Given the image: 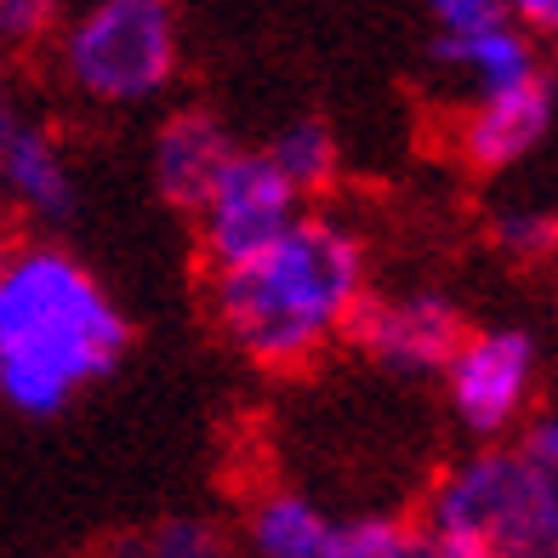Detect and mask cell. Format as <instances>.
<instances>
[{
    "instance_id": "obj_1",
    "label": "cell",
    "mask_w": 558,
    "mask_h": 558,
    "mask_svg": "<svg viewBox=\"0 0 558 558\" xmlns=\"http://www.w3.org/2000/svg\"><path fill=\"white\" fill-rule=\"evenodd\" d=\"M132 353V319L86 257L23 240L0 268V404L12 416H63Z\"/></svg>"
},
{
    "instance_id": "obj_9",
    "label": "cell",
    "mask_w": 558,
    "mask_h": 558,
    "mask_svg": "<svg viewBox=\"0 0 558 558\" xmlns=\"http://www.w3.org/2000/svg\"><path fill=\"white\" fill-rule=\"evenodd\" d=\"M240 536L251 558H360V524L291 485H268L245 501Z\"/></svg>"
},
{
    "instance_id": "obj_8",
    "label": "cell",
    "mask_w": 558,
    "mask_h": 558,
    "mask_svg": "<svg viewBox=\"0 0 558 558\" xmlns=\"http://www.w3.org/2000/svg\"><path fill=\"white\" fill-rule=\"evenodd\" d=\"M553 120H558L553 74H536V81L490 92V97H468L450 125V155L478 177H501L524 166L553 137Z\"/></svg>"
},
{
    "instance_id": "obj_12",
    "label": "cell",
    "mask_w": 558,
    "mask_h": 558,
    "mask_svg": "<svg viewBox=\"0 0 558 558\" xmlns=\"http://www.w3.org/2000/svg\"><path fill=\"white\" fill-rule=\"evenodd\" d=\"M263 155L274 160V171L286 177V183L308 199V194H325L342 177V137L331 120L319 114H296L286 120L279 132L263 143Z\"/></svg>"
},
{
    "instance_id": "obj_20",
    "label": "cell",
    "mask_w": 558,
    "mask_h": 558,
    "mask_svg": "<svg viewBox=\"0 0 558 558\" xmlns=\"http://www.w3.org/2000/svg\"><path fill=\"white\" fill-rule=\"evenodd\" d=\"M7 257H12V228H7V217H0V268H7Z\"/></svg>"
},
{
    "instance_id": "obj_13",
    "label": "cell",
    "mask_w": 558,
    "mask_h": 558,
    "mask_svg": "<svg viewBox=\"0 0 558 558\" xmlns=\"http://www.w3.org/2000/svg\"><path fill=\"white\" fill-rule=\"evenodd\" d=\"M490 245L519 268H547L558 263V211L536 199H513L490 217Z\"/></svg>"
},
{
    "instance_id": "obj_6",
    "label": "cell",
    "mask_w": 558,
    "mask_h": 558,
    "mask_svg": "<svg viewBox=\"0 0 558 558\" xmlns=\"http://www.w3.org/2000/svg\"><path fill=\"white\" fill-rule=\"evenodd\" d=\"M427 23H434L427 58L468 97H490V92H507V86H524L536 74H547L542 46L524 35V23L501 0H434Z\"/></svg>"
},
{
    "instance_id": "obj_2",
    "label": "cell",
    "mask_w": 558,
    "mask_h": 558,
    "mask_svg": "<svg viewBox=\"0 0 558 558\" xmlns=\"http://www.w3.org/2000/svg\"><path fill=\"white\" fill-rule=\"evenodd\" d=\"M371 291L365 234L337 211H302L268 251L206 274L222 342L263 371H302L348 337Z\"/></svg>"
},
{
    "instance_id": "obj_18",
    "label": "cell",
    "mask_w": 558,
    "mask_h": 558,
    "mask_svg": "<svg viewBox=\"0 0 558 558\" xmlns=\"http://www.w3.org/2000/svg\"><path fill=\"white\" fill-rule=\"evenodd\" d=\"M29 120H35V114H29V104H23L17 69H12V58H0V155H7L12 137H17Z\"/></svg>"
},
{
    "instance_id": "obj_5",
    "label": "cell",
    "mask_w": 558,
    "mask_h": 558,
    "mask_svg": "<svg viewBox=\"0 0 558 558\" xmlns=\"http://www.w3.org/2000/svg\"><path fill=\"white\" fill-rule=\"evenodd\" d=\"M308 211L302 194L274 171V160L263 148H240L234 160L222 166V177L206 189V199L189 211L194 222V245L211 268H234L245 257L268 251L286 228H296V217Z\"/></svg>"
},
{
    "instance_id": "obj_3",
    "label": "cell",
    "mask_w": 558,
    "mask_h": 558,
    "mask_svg": "<svg viewBox=\"0 0 558 558\" xmlns=\"http://www.w3.org/2000/svg\"><path fill=\"white\" fill-rule=\"evenodd\" d=\"M58 81L92 109H137L183 74V23L166 0H92L52 35Z\"/></svg>"
},
{
    "instance_id": "obj_17",
    "label": "cell",
    "mask_w": 558,
    "mask_h": 558,
    "mask_svg": "<svg viewBox=\"0 0 558 558\" xmlns=\"http://www.w3.org/2000/svg\"><path fill=\"white\" fill-rule=\"evenodd\" d=\"M52 35H58L52 0H0V58H17Z\"/></svg>"
},
{
    "instance_id": "obj_21",
    "label": "cell",
    "mask_w": 558,
    "mask_h": 558,
    "mask_svg": "<svg viewBox=\"0 0 558 558\" xmlns=\"http://www.w3.org/2000/svg\"><path fill=\"white\" fill-rule=\"evenodd\" d=\"M553 52H558V46H553Z\"/></svg>"
},
{
    "instance_id": "obj_4",
    "label": "cell",
    "mask_w": 558,
    "mask_h": 558,
    "mask_svg": "<svg viewBox=\"0 0 558 558\" xmlns=\"http://www.w3.org/2000/svg\"><path fill=\"white\" fill-rule=\"evenodd\" d=\"M542 342L530 325H468L462 348L445 365V399L456 427L473 445H513L536 416Z\"/></svg>"
},
{
    "instance_id": "obj_14",
    "label": "cell",
    "mask_w": 558,
    "mask_h": 558,
    "mask_svg": "<svg viewBox=\"0 0 558 558\" xmlns=\"http://www.w3.org/2000/svg\"><path fill=\"white\" fill-rule=\"evenodd\" d=\"M513 456H519V468L530 478V496H536L542 524L558 536V404H542V411L519 427Z\"/></svg>"
},
{
    "instance_id": "obj_7",
    "label": "cell",
    "mask_w": 558,
    "mask_h": 558,
    "mask_svg": "<svg viewBox=\"0 0 558 558\" xmlns=\"http://www.w3.org/2000/svg\"><path fill=\"white\" fill-rule=\"evenodd\" d=\"M462 337H468V314L439 286H399V291L371 286L342 342L393 376H427V371L445 376Z\"/></svg>"
},
{
    "instance_id": "obj_11",
    "label": "cell",
    "mask_w": 558,
    "mask_h": 558,
    "mask_svg": "<svg viewBox=\"0 0 558 558\" xmlns=\"http://www.w3.org/2000/svg\"><path fill=\"white\" fill-rule=\"evenodd\" d=\"M0 199L12 217L35 228H63L81 211V177H74L63 137L46 120H29L0 155Z\"/></svg>"
},
{
    "instance_id": "obj_19",
    "label": "cell",
    "mask_w": 558,
    "mask_h": 558,
    "mask_svg": "<svg viewBox=\"0 0 558 558\" xmlns=\"http://www.w3.org/2000/svg\"><path fill=\"white\" fill-rule=\"evenodd\" d=\"M513 17L524 23V35L536 40V46H542V40L558 46V0H519Z\"/></svg>"
},
{
    "instance_id": "obj_10",
    "label": "cell",
    "mask_w": 558,
    "mask_h": 558,
    "mask_svg": "<svg viewBox=\"0 0 558 558\" xmlns=\"http://www.w3.org/2000/svg\"><path fill=\"white\" fill-rule=\"evenodd\" d=\"M240 155L234 132L211 109H171L148 148V183L171 211H194L206 189L222 177V166Z\"/></svg>"
},
{
    "instance_id": "obj_15",
    "label": "cell",
    "mask_w": 558,
    "mask_h": 558,
    "mask_svg": "<svg viewBox=\"0 0 558 558\" xmlns=\"http://www.w3.org/2000/svg\"><path fill=\"white\" fill-rule=\"evenodd\" d=\"M360 558H478L404 513H360Z\"/></svg>"
},
{
    "instance_id": "obj_16",
    "label": "cell",
    "mask_w": 558,
    "mask_h": 558,
    "mask_svg": "<svg viewBox=\"0 0 558 558\" xmlns=\"http://www.w3.org/2000/svg\"><path fill=\"white\" fill-rule=\"evenodd\" d=\"M143 558H234V542L217 519L171 513L143 536Z\"/></svg>"
}]
</instances>
